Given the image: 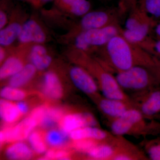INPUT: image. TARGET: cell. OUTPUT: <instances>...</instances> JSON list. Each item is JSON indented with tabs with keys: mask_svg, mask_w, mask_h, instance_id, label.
Listing matches in <instances>:
<instances>
[{
	"mask_svg": "<svg viewBox=\"0 0 160 160\" xmlns=\"http://www.w3.org/2000/svg\"><path fill=\"white\" fill-rule=\"evenodd\" d=\"M135 126L127 120L119 117L112 120L110 129L113 134L122 136L130 133Z\"/></svg>",
	"mask_w": 160,
	"mask_h": 160,
	"instance_id": "4316f807",
	"label": "cell"
},
{
	"mask_svg": "<svg viewBox=\"0 0 160 160\" xmlns=\"http://www.w3.org/2000/svg\"><path fill=\"white\" fill-rule=\"evenodd\" d=\"M86 153L92 159H112L116 154V151L114 147L109 144H98Z\"/></svg>",
	"mask_w": 160,
	"mask_h": 160,
	"instance_id": "7402d4cb",
	"label": "cell"
},
{
	"mask_svg": "<svg viewBox=\"0 0 160 160\" xmlns=\"http://www.w3.org/2000/svg\"><path fill=\"white\" fill-rule=\"evenodd\" d=\"M37 71V69L31 63L26 64L20 71L9 78V86L21 88L34 78Z\"/></svg>",
	"mask_w": 160,
	"mask_h": 160,
	"instance_id": "44dd1931",
	"label": "cell"
},
{
	"mask_svg": "<svg viewBox=\"0 0 160 160\" xmlns=\"http://www.w3.org/2000/svg\"><path fill=\"white\" fill-rule=\"evenodd\" d=\"M97 124L92 115L88 112H80L64 115L58 125L59 129L69 136L76 129L85 126H95Z\"/></svg>",
	"mask_w": 160,
	"mask_h": 160,
	"instance_id": "9c48e42d",
	"label": "cell"
},
{
	"mask_svg": "<svg viewBox=\"0 0 160 160\" xmlns=\"http://www.w3.org/2000/svg\"><path fill=\"white\" fill-rule=\"evenodd\" d=\"M24 1H28L31 2L32 4H33L34 6H37L36 0H24Z\"/></svg>",
	"mask_w": 160,
	"mask_h": 160,
	"instance_id": "7bdbcfd3",
	"label": "cell"
},
{
	"mask_svg": "<svg viewBox=\"0 0 160 160\" xmlns=\"http://www.w3.org/2000/svg\"><path fill=\"white\" fill-rule=\"evenodd\" d=\"M128 0H120L119 8L123 13L126 12V6Z\"/></svg>",
	"mask_w": 160,
	"mask_h": 160,
	"instance_id": "ab89813d",
	"label": "cell"
},
{
	"mask_svg": "<svg viewBox=\"0 0 160 160\" xmlns=\"http://www.w3.org/2000/svg\"><path fill=\"white\" fill-rule=\"evenodd\" d=\"M138 0H128L126 6V11H129L134 6L138 4Z\"/></svg>",
	"mask_w": 160,
	"mask_h": 160,
	"instance_id": "f35d334b",
	"label": "cell"
},
{
	"mask_svg": "<svg viewBox=\"0 0 160 160\" xmlns=\"http://www.w3.org/2000/svg\"><path fill=\"white\" fill-rule=\"evenodd\" d=\"M29 146L37 154L45 153L47 150V143L45 138V133L38 130H33L28 138Z\"/></svg>",
	"mask_w": 160,
	"mask_h": 160,
	"instance_id": "cb8c5ba5",
	"label": "cell"
},
{
	"mask_svg": "<svg viewBox=\"0 0 160 160\" xmlns=\"http://www.w3.org/2000/svg\"><path fill=\"white\" fill-rule=\"evenodd\" d=\"M107 132L96 126H85L76 129L69 135L72 141L85 139H93L102 141L107 137Z\"/></svg>",
	"mask_w": 160,
	"mask_h": 160,
	"instance_id": "ac0fdd59",
	"label": "cell"
},
{
	"mask_svg": "<svg viewBox=\"0 0 160 160\" xmlns=\"http://www.w3.org/2000/svg\"><path fill=\"white\" fill-rule=\"evenodd\" d=\"M153 30L157 36L158 39H160V22L157 23Z\"/></svg>",
	"mask_w": 160,
	"mask_h": 160,
	"instance_id": "60d3db41",
	"label": "cell"
},
{
	"mask_svg": "<svg viewBox=\"0 0 160 160\" xmlns=\"http://www.w3.org/2000/svg\"><path fill=\"white\" fill-rule=\"evenodd\" d=\"M98 144V141L97 140L85 139L72 141L71 146L76 151L87 153Z\"/></svg>",
	"mask_w": 160,
	"mask_h": 160,
	"instance_id": "f546056e",
	"label": "cell"
},
{
	"mask_svg": "<svg viewBox=\"0 0 160 160\" xmlns=\"http://www.w3.org/2000/svg\"><path fill=\"white\" fill-rule=\"evenodd\" d=\"M129 102L122 100L105 98L99 102V107L106 116L112 120L120 117L129 109Z\"/></svg>",
	"mask_w": 160,
	"mask_h": 160,
	"instance_id": "7c38bea8",
	"label": "cell"
},
{
	"mask_svg": "<svg viewBox=\"0 0 160 160\" xmlns=\"http://www.w3.org/2000/svg\"><path fill=\"white\" fill-rule=\"evenodd\" d=\"M59 9L73 16H83L91 10V3L88 0H55Z\"/></svg>",
	"mask_w": 160,
	"mask_h": 160,
	"instance_id": "4fadbf2b",
	"label": "cell"
},
{
	"mask_svg": "<svg viewBox=\"0 0 160 160\" xmlns=\"http://www.w3.org/2000/svg\"><path fill=\"white\" fill-rule=\"evenodd\" d=\"M138 4L155 19L160 18V0H138Z\"/></svg>",
	"mask_w": 160,
	"mask_h": 160,
	"instance_id": "83f0119b",
	"label": "cell"
},
{
	"mask_svg": "<svg viewBox=\"0 0 160 160\" xmlns=\"http://www.w3.org/2000/svg\"><path fill=\"white\" fill-rule=\"evenodd\" d=\"M27 95L26 92L21 88L9 85L3 87L0 91V96L2 99L15 102L22 101Z\"/></svg>",
	"mask_w": 160,
	"mask_h": 160,
	"instance_id": "484cf974",
	"label": "cell"
},
{
	"mask_svg": "<svg viewBox=\"0 0 160 160\" xmlns=\"http://www.w3.org/2000/svg\"><path fill=\"white\" fill-rule=\"evenodd\" d=\"M6 54H7V53H6V47L1 46V47H0V62H1V64H2L7 58Z\"/></svg>",
	"mask_w": 160,
	"mask_h": 160,
	"instance_id": "74e56055",
	"label": "cell"
},
{
	"mask_svg": "<svg viewBox=\"0 0 160 160\" xmlns=\"http://www.w3.org/2000/svg\"><path fill=\"white\" fill-rule=\"evenodd\" d=\"M22 114L19 111L15 102L1 98L0 117L4 122L8 125L13 124L21 118Z\"/></svg>",
	"mask_w": 160,
	"mask_h": 160,
	"instance_id": "ffe728a7",
	"label": "cell"
},
{
	"mask_svg": "<svg viewBox=\"0 0 160 160\" xmlns=\"http://www.w3.org/2000/svg\"><path fill=\"white\" fill-rule=\"evenodd\" d=\"M26 64L18 54H13L7 58L0 68L1 80L9 78L21 70Z\"/></svg>",
	"mask_w": 160,
	"mask_h": 160,
	"instance_id": "e0dca14e",
	"label": "cell"
},
{
	"mask_svg": "<svg viewBox=\"0 0 160 160\" xmlns=\"http://www.w3.org/2000/svg\"><path fill=\"white\" fill-rule=\"evenodd\" d=\"M123 14L119 7L117 9L90 11L82 17L75 34L80 32L118 24L120 16Z\"/></svg>",
	"mask_w": 160,
	"mask_h": 160,
	"instance_id": "3957f363",
	"label": "cell"
},
{
	"mask_svg": "<svg viewBox=\"0 0 160 160\" xmlns=\"http://www.w3.org/2000/svg\"><path fill=\"white\" fill-rule=\"evenodd\" d=\"M151 54L154 57L157 65H160V39H154Z\"/></svg>",
	"mask_w": 160,
	"mask_h": 160,
	"instance_id": "836d02e7",
	"label": "cell"
},
{
	"mask_svg": "<svg viewBox=\"0 0 160 160\" xmlns=\"http://www.w3.org/2000/svg\"><path fill=\"white\" fill-rule=\"evenodd\" d=\"M120 117L127 120L135 126H137L142 121L143 114L139 110L129 108Z\"/></svg>",
	"mask_w": 160,
	"mask_h": 160,
	"instance_id": "1f68e13d",
	"label": "cell"
},
{
	"mask_svg": "<svg viewBox=\"0 0 160 160\" xmlns=\"http://www.w3.org/2000/svg\"><path fill=\"white\" fill-rule=\"evenodd\" d=\"M64 115L62 109L47 106L45 117L40 126L44 129L50 128L55 124H58Z\"/></svg>",
	"mask_w": 160,
	"mask_h": 160,
	"instance_id": "d4e9b609",
	"label": "cell"
},
{
	"mask_svg": "<svg viewBox=\"0 0 160 160\" xmlns=\"http://www.w3.org/2000/svg\"><path fill=\"white\" fill-rule=\"evenodd\" d=\"M99 51L102 58L101 62L109 70L116 72L136 66L152 69L157 65L152 55L130 42L121 33L112 38Z\"/></svg>",
	"mask_w": 160,
	"mask_h": 160,
	"instance_id": "6da1fadb",
	"label": "cell"
},
{
	"mask_svg": "<svg viewBox=\"0 0 160 160\" xmlns=\"http://www.w3.org/2000/svg\"><path fill=\"white\" fill-rule=\"evenodd\" d=\"M30 62L37 70L42 71L49 68L52 62V58L46 47L43 44H33L28 53Z\"/></svg>",
	"mask_w": 160,
	"mask_h": 160,
	"instance_id": "8fae6325",
	"label": "cell"
},
{
	"mask_svg": "<svg viewBox=\"0 0 160 160\" xmlns=\"http://www.w3.org/2000/svg\"><path fill=\"white\" fill-rule=\"evenodd\" d=\"M140 111L148 117L158 115L160 113V89H152L140 106Z\"/></svg>",
	"mask_w": 160,
	"mask_h": 160,
	"instance_id": "9a60e30c",
	"label": "cell"
},
{
	"mask_svg": "<svg viewBox=\"0 0 160 160\" xmlns=\"http://www.w3.org/2000/svg\"><path fill=\"white\" fill-rule=\"evenodd\" d=\"M74 48L84 52L91 55L92 52H94L98 49L93 48L90 46L84 38L83 32H80L75 34L74 40Z\"/></svg>",
	"mask_w": 160,
	"mask_h": 160,
	"instance_id": "4dcf8cb0",
	"label": "cell"
},
{
	"mask_svg": "<svg viewBox=\"0 0 160 160\" xmlns=\"http://www.w3.org/2000/svg\"><path fill=\"white\" fill-rule=\"evenodd\" d=\"M115 77L122 89L127 91L151 90L153 86L158 85L151 69L144 66H134L118 72Z\"/></svg>",
	"mask_w": 160,
	"mask_h": 160,
	"instance_id": "7a4b0ae2",
	"label": "cell"
},
{
	"mask_svg": "<svg viewBox=\"0 0 160 160\" xmlns=\"http://www.w3.org/2000/svg\"><path fill=\"white\" fill-rule=\"evenodd\" d=\"M47 39V33L41 23L35 19L30 18L23 23L18 40L23 45H29L43 44Z\"/></svg>",
	"mask_w": 160,
	"mask_h": 160,
	"instance_id": "52a82bcc",
	"label": "cell"
},
{
	"mask_svg": "<svg viewBox=\"0 0 160 160\" xmlns=\"http://www.w3.org/2000/svg\"><path fill=\"white\" fill-rule=\"evenodd\" d=\"M38 126L37 122L30 115L16 125L5 128L0 132L1 145L28 139L29 135Z\"/></svg>",
	"mask_w": 160,
	"mask_h": 160,
	"instance_id": "277c9868",
	"label": "cell"
},
{
	"mask_svg": "<svg viewBox=\"0 0 160 160\" xmlns=\"http://www.w3.org/2000/svg\"><path fill=\"white\" fill-rule=\"evenodd\" d=\"M151 70L154 74L158 85H160V65H157Z\"/></svg>",
	"mask_w": 160,
	"mask_h": 160,
	"instance_id": "8d00e7d4",
	"label": "cell"
},
{
	"mask_svg": "<svg viewBox=\"0 0 160 160\" xmlns=\"http://www.w3.org/2000/svg\"><path fill=\"white\" fill-rule=\"evenodd\" d=\"M129 12L125 29L150 34L157 23L155 19L148 14L138 4Z\"/></svg>",
	"mask_w": 160,
	"mask_h": 160,
	"instance_id": "5b68a950",
	"label": "cell"
},
{
	"mask_svg": "<svg viewBox=\"0 0 160 160\" xmlns=\"http://www.w3.org/2000/svg\"><path fill=\"white\" fill-rule=\"evenodd\" d=\"M42 92L48 98L53 100L62 97V85L58 74L54 72H47L43 77Z\"/></svg>",
	"mask_w": 160,
	"mask_h": 160,
	"instance_id": "30bf717a",
	"label": "cell"
},
{
	"mask_svg": "<svg viewBox=\"0 0 160 160\" xmlns=\"http://www.w3.org/2000/svg\"><path fill=\"white\" fill-rule=\"evenodd\" d=\"M121 34L130 42L139 46L151 54L154 39L149 35L126 29H122Z\"/></svg>",
	"mask_w": 160,
	"mask_h": 160,
	"instance_id": "2e32d148",
	"label": "cell"
},
{
	"mask_svg": "<svg viewBox=\"0 0 160 160\" xmlns=\"http://www.w3.org/2000/svg\"><path fill=\"white\" fill-rule=\"evenodd\" d=\"M69 74L73 85L80 91L88 95H94L97 92L98 85L96 81L82 66L78 65L72 66Z\"/></svg>",
	"mask_w": 160,
	"mask_h": 160,
	"instance_id": "ba28073f",
	"label": "cell"
},
{
	"mask_svg": "<svg viewBox=\"0 0 160 160\" xmlns=\"http://www.w3.org/2000/svg\"><path fill=\"white\" fill-rule=\"evenodd\" d=\"M149 158L152 160H160V140L152 141L147 148Z\"/></svg>",
	"mask_w": 160,
	"mask_h": 160,
	"instance_id": "d6a6232c",
	"label": "cell"
},
{
	"mask_svg": "<svg viewBox=\"0 0 160 160\" xmlns=\"http://www.w3.org/2000/svg\"><path fill=\"white\" fill-rule=\"evenodd\" d=\"M8 23V18L6 12L2 9L0 11V29H3Z\"/></svg>",
	"mask_w": 160,
	"mask_h": 160,
	"instance_id": "d590c367",
	"label": "cell"
},
{
	"mask_svg": "<svg viewBox=\"0 0 160 160\" xmlns=\"http://www.w3.org/2000/svg\"><path fill=\"white\" fill-rule=\"evenodd\" d=\"M101 1H103V2H109V1H111V0H101Z\"/></svg>",
	"mask_w": 160,
	"mask_h": 160,
	"instance_id": "ee69618b",
	"label": "cell"
},
{
	"mask_svg": "<svg viewBox=\"0 0 160 160\" xmlns=\"http://www.w3.org/2000/svg\"><path fill=\"white\" fill-rule=\"evenodd\" d=\"M122 30L119 24H116L83 32L86 42L98 49L106 46L114 37L121 34Z\"/></svg>",
	"mask_w": 160,
	"mask_h": 160,
	"instance_id": "8992f818",
	"label": "cell"
},
{
	"mask_svg": "<svg viewBox=\"0 0 160 160\" xmlns=\"http://www.w3.org/2000/svg\"><path fill=\"white\" fill-rule=\"evenodd\" d=\"M41 160H68L70 159V154L69 151L61 149H52L47 150Z\"/></svg>",
	"mask_w": 160,
	"mask_h": 160,
	"instance_id": "f1b7e54d",
	"label": "cell"
},
{
	"mask_svg": "<svg viewBox=\"0 0 160 160\" xmlns=\"http://www.w3.org/2000/svg\"><path fill=\"white\" fill-rule=\"evenodd\" d=\"M33 152L30 146L23 141H18L9 144L5 150V155L9 160H26L32 158Z\"/></svg>",
	"mask_w": 160,
	"mask_h": 160,
	"instance_id": "5bb4252c",
	"label": "cell"
},
{
	"mask_svg": "<svg viewBox=\"0 0 160 160\" xmlns=\"http://www.w3.org/2000/svg\"><path fill=\"white\" fill-rule=\"evenodd\" d=\"M23 23L13 21L7 24L0 31V45L4 47H9L19 37Z\"/></svg>",
	"mask_w": 160,
	"mask_h": 160,
	"instance_id": "d6986e66",
	"label": "cell"
},
{
	"mask_svg": "<svg viewBox=\"0 0 160 160\" xmlns=\"http://www.w3.org/2000/svg\"><path fill=\"white\" fill-rule=\"evenodd\" d=\"M69 137L59 129H51L45 133V140L47 145L52 148L61 149L66 143Z\"/></svg>",
	"mask_w": 160,
	"mask_h": 160,
	"instance_id": "603a6c76",
	"label": "cell"
},
{
	"mask_svg": "<svg viewBox=\"0 0 160 160\" xmlns=\"http://www.w3.org/2000/svg\"><path fill=\"white\" fill-rule=\"evenodd\" d=\"M16 104L17 106L18 109L22 115H25L28 113L29 110V106L27 103L24 102L23 100L16 102Z\"/></svg>",
	"mask_w": 160,
	"mask_h": 160,
	"instance_id": "e575fe53",
	"label": "cell"
},
{
	"mask_svg": "<svg viewBox=\"0 0 160 160\" xmlns=\"http://www.w3.org/2000/svg\"><path fill=\"white\" fill-rule=\"evenodd\" d=\"M52 0H36L37 6H40L43 3L47 2H50Z\"/></svg>",
	"mask_w": 160,
	"mask_h": 160,
	"instance_id": "b9f144b4",
	"label": "cell"
}]
</instances>
